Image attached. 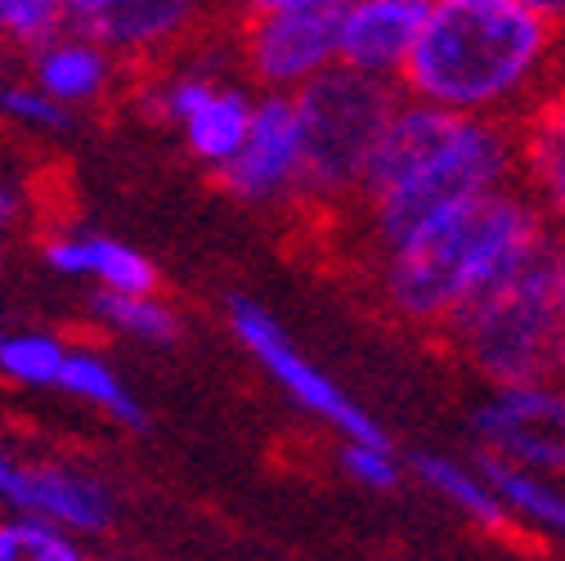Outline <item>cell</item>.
<instances>
[{"mask_svg": "<svg viewBox=\"0 0 565 561\" xmlns=\"http://www.w3.org/2000/svg\"><path fill=\"white\" fill-rule=\"evenodd\" d=\"M516 184V126L458 117L399 95L369 162L350 225L360 261H373L454 207Z\"/></svg>", "mask_w": 565, "mask_h": 561, "instance_id": "6da1fadb", "label": "cell"}, {"mask_svg": "<svg viewBox=\"0 0 565 561\" xmlns=\"http://www.w3.org/2000/svg\"><path fill=\"white\" fill-rule=\"evenodd\" d=\"M561 54L565 36L521 0H427L399 95L516 126L561 91Z\"/></svg>", "mask_w": 565, "mask_h": 561, "instance_id": "7a4b0ae2", "label": "cell"}, {"mask_svg": "<svg viewBox=\"0 0 565 561\" xmlns=\"http://www.w3.org/2000/svg\"><path fill=\"white\" fill-rule=\"evenodd\" d=\"M552 239L556 225L539 212V202L521 184H508L454 207L364 265L391 319L417 332H440L484 288L543 256Z\"/></svg>", "mask_w": 565, "mask_h": 561, "instance_id": "3957f363", "label": "cell"}, {"mask_svg": "<svg viewBox=\"0 0 565 561\" xmlns=\"http://www.w3.org/2000/svg\"><path fill=\"white\" fill-rule=\"evenodd\" d=\"M436 337L489 387L565 373V306L556 297L552 247L467 301Z\"/></svg>", "mask_w": 565, "mask_h": 561, "instance_id": "277c9868", "label": "cell"}, {"mask_svg": "<svg viewBox=\"0 0 565 561\" xmlns=\"http://www.w3.org/2000/svg\"><path fill=\"white\" fill-rule=\"evenodd\" d=\"M395 104H399L395 82L350 73L341 63L297 91V113L306 135L301 207H315V212H328L337 221L355 207Z\"/></svg>", "mask_w": 565, "mask_h": 561, "instance_id": "5b68a950", "label": "cell"}, {"mask_svg": "<svg viewBox=\"0 0 565 561\" xmlns=\"http://www.w3.org/2000/svg\"><path fill=\"white\" fill-rule=\"evenodd\" d=\"M130 82L139 86L145 113L153 121L175 126L189 158L198 167H206L211 176L243 149L256 99H260V91L247 77H230L193 54L149 67V73H135Z\"/></svg>", "mask_w": 565, "mask_h": 561, "instance_id": "8992f818", "label": "cell"}, {"mask_svg": "<svg viewBox=\"0 0 565 561\" xmlns=\"http://www.w3.org/2000/svg\"><path fill=\"white\" fill-rule=\"evenodd\" d=\"M67 28L104 45L135 77L202 50L234 23L225 0H67Z\"/></svg>", "mask_w": 565, "mask_h": 561, "instance_id": "52a82bcc", "label": "cell"}, {"mask_svg": "<svg viewBox=\"0 0 565 561\" xmlns=\"http://www.w3.org/2000/svg\"><path fill=\"white\" fill-rule=\"evenodd\" d=\"M345 0H297L274 14L234 23V63L260 95H297L337 67Z\"/></svg>", "mask_w": 565, "mask_h": 561, "instance_id": "ba28073f", "label": "cell"}, {"mask_svg": "<svg viewBox=\"0 0 565 561\" xmlns=\"http://www.w3.org/2000/svg\"><path fill=\"white\" fill-rule=\"evenodd\" d=\"M225 324H230L234 341L265 369V378L282 395H288L301 413L328 423L341 441H386V432L373 423V417L355 400H350L310 356H301L297 341L288 337V328H282L265 306H256L252 297H238L234 293L225 301Z\"/></svg>", "mask_w": 565, "mask_h": 561, "instance_id": "9c48e42d", "label": "cell"}, {"mask_svg": "<svg viewBox=\"0 0 565 561\" xmlns=\"http://www.w3.org/2000/svg\"><path fill=\"white\" fill-rule=\"evenodd\" d=\"M480 454L565 480V373L489 387L471 409Z\"/></svg>", "mask_w": 565, "mask_h": 561, "instance_id": "30bf717a", "label": "cell"}, {"mask_svg": "<svg viewBox=\"0 0 565 561\" xmlns=\"http://www.w3.org/2000/svg\"><path fill=\"white\" fill-rule=\"evenodd\" d=\"M221 189L252 207L301 202L306 180V135L297 95H260L243 149L216 171Z\"/></svg>", "mask_w": 565, "mask_h": 561, "instance_id": "8fae6325", "label": "cell"}, {"mask_svg": "<svg viewBox=\"0 0 565 561\" xmlns=\"http://www.w3.org/2000/svg\"><path fill=\"white\" fill-rule=\"evenodd\" d=\"M10 512L50 521L67 534H104L117 517V499L99 472L63 463V458H41V463H19L10 489H6Z\"/></svg>", "mask_w": 565, "mask_h": 561, "instance_id": "7c38bea8", "label": "cell"}, {"mask_svg": "<svg viewBox=\"0 0 565 561\" xmlns=\"http://www.w3.org/2000/svg\"><path fill=\"white\" fill-rule=\"evenodd\" d=\"M422 19H427V0H345L337 28V63L399 86Z\"/></svg>", "mask_w": 565, "mask_h": 561, "instance_id": "4fadbf2b", "label": "cell"}, {"mask_svg": "<svg viewBox=\"0 0 565 561\" xmlns=\"http://www.w3.org/2000/svg\"><path fill=\"white\" fill-rule=\"evenodd\" d=\"M28 77L45 95H54L58 104H67L73 113L77 108L108 104L121 91V82H130V73H126V67L104 45H95L90 36H82L73 28L58 32L54 41H45V45H36L28 54Z\"/></svg>", "mask_w": 565, "mask_h": 561, "instance_id": "5bb4252c", "label": "cell"}, {"mask_svg": "<svg viewBox=\"0 0 565 561\" xmlns=\"http://www.w3.org/2000/svg\"><path fill=\"white\" fill-rule=\"evenodd\" d=\"M516 184L565 230V86L516 121Z\"/></svg>", "mask_w": 565, "mask_h": 561, "instance_id": "9a60e30c", "label": "cell"}, {"mask_svg": "<svg viewBox=\"0 0 565 561\" xmlns=\"http://www.w3.org/2000/svg\"><path fill=\"white\" fill-rule=\"evenodd\" d=\"M41 256L50 269L86 278V284H95L99 293H153V288H162L158 265L139 247H126L121 239H108V234L54 230L41 243Z\"/></svg>", "mask_w": 565, "mask_h": 561, "instance_id": "2e32d148", "label": "cell"}, {"mask_svg": "<svg viewBox=\"0 0 565 561\" xmlns=\"http://www.w3.org/2000/svg\"><path fill=\"white\" fill-rule=\"evenodd\" d=\"M476 467H480L484 480L493 485V495L503 499L512 526L565 543V485H561L556 476L530 472V467H521V463L493 458V454H476Z\"/></svg>", "mask_w": 565, "mask_h": 561, "instance_id": "e0dca14e", "label": "cell"}, {"mask_svg": "<svg viewBox=\"0 0 565 561\" xmlns=\"http://www.w3.org/2000/svg\"><path fill=\"white\" fill-rule=\"evenodd\" d=\"M413 472L422 476V485L436 489V495L458 508V517L476 521L480 530H512V517L503 508V499L493 495V485L484 480V472L476 463H462V458H449V454H417L413 458Z\"/></svg>", "mask_w": 565, "mask_h": 561, "instance_id": "ac0fdd59", "label": "cell"}, {"mask_svg": "<svg viewBox=\"0 0 565 561\" xmlns=\"http://www.w3.org/2000/svg\"><path fill=\"white\" fill-rule=\"evenodd\" d=\"M54 391L73 395V400H82V404H90V409H99L104 417L121 423L126 432L145 427V409H139V400L126 391L121 373L108 364V356H99L95 346H77V341H73V350H67V364H63Z\"/></svg>", "mask_w": 565, "mask_h": 561, "instance_id": "d6986e66", "label": "cell"}, {"mask_svg": "<svg viewBox=\"0 0 565 561\" xmlns=\"http://www.w3.org/2000/svg\"><path fill=\"white\" fill-rule=\"evenodd\" d=\"M90 315L99 328L117 337H135L145 346H175L184 337V315L162 288L153 293H99L90 297Z\"/></svg>", "mask_w": 565, "mask_h": 561, "instance_id": "ffe728a7", "label": "cell"}, {"mask_svg": "<svg viewBox=\"0 0 565 561\" xmlns=\"http://www.w3.org/2000/svg\"><path fill=\"white\" fill-rule=\"evenodd\" d=\"M73 341H63L58 332H6L0 346V378L14 387H58V373L67 364Z\"/></svg>", "mask_w": 565, "mask_h": 561, "instance_id": "44dd1931", "label": "cell"}, {"mask_svg": "<svg viewBox=\"0 0 565 561\" xmlns=\"http://www.w3.org/2000/svg\"><path fill=\"white\" fill-rule=\"evenodd\" d=\"M0 561H90L82 539L50 521L10 512L0 517Z\"/></svg>", "mask_w": 565, "mask_h": 561, "instance_id": "7402d4cb", "label": "cell"}, {"mask_svg": "<svg viewBox=\"0 0 565 561\" xmlns=\"http://www.w3.org/2000/svg\"><path fill=\"white\" fill-rule=\"evenodd\" d=\"M67 32V0H0V41L32 54Z\"/></svg>", "mask_w": 565, "mask_h": 561, "instance_id": "603a6c76", "label": "cell"}, {"mask_svg": "<svg viewBox=\"0 0 565 561\" xmlns=\"http://www.w3.org/2000/svg\"><path fill=\"white\" fill-rule=\"evenodd\" d=\"M0 117L10 126H23V130H45V135H58L73 126V108L58 104L54 95H45L32 77L23 82H6L0 86Z\"/></svg>", "mask_w": 565, "mask_h": 561, "instance_id": "cb8c5ba5", "label": "cell"}, {"mask_svg": "<svg viewBox=\"0 0 565 561\" xmlns=\"http://www.w3.org/2000/svg\"><path fill=\"white\" fill-rule=\"evenodd\" d=\"M337 467L360 489H373V495H386V489H395L404 480V467H399L391 441H341Z\"/></svg>", "mask_w": 565, "mask_h": 561, "instance_id": "d4e9b609", "label": "cell"}, {"mask_svg": "<svg viewBox=\"0 0 565 561\" xmlns=\"http://www.w3.org/2000/svg\"><path fill=\"white\" fill-rule=\"evenodd\" d=\"M19 221H23V184L0 180V265H6V252H10Z\"/></svg>", "mask_w": 565, "mask_h": 561, "instance_id": "484cf974", "label": "cell"}, {"mask_svg": "<svg viewBox=\"0 0 565 561\" xmlns=\"http://www.w3.org/2000/svg\"><path fill=\"white\" fill-rule=\"evenodd\" d=\"M282 6H297V0H225V14H230V23H243L256 14H274Z\"/></svg>", "mask_w": 565, "mask_h": 561, "instance_id": "4316f807", "label": "cell"}, {"mask_svg": "<svg viewBox=\"0 0 565 561\" xmlns=\"http://www.w3.org/2000/svg\"><path fill=\"white\" fill-rule=\"evenodd\" d=\"M521 6H525L530 14H539L547 28H556V32L565 36V0H521Z\"/></svg>", "mask_w": 565, "mask_h": 561, "instance_id": "83f0119b", "label": "cell"}, {"mask_svg": "<svg viewBox=\"0 0 565 561\" xmlns=\"http://www.w3.org/2000/svg\"><path fill=\"white\" fill-rule=\"evenodd\" d=\"M552 274H556V297L565 306V230H556L552 239Z\"/></svg>", "mask_w": 565, "mask_h": 561, "instance_id": "f1b7e54d", "label": "cell"}, {"mask_svg": "<svg viewBox=\"0 0 565 561\" xmlns=\"http://www.w3.org/2000/svg\"><path fill=\"white\" fill-rule=\"evenodd\" d=\"M14 472H19V458L0 445V499H6V489H10V480H14Z\"/></svg>", "mask_w": 565, "mask_h": 561, "instance_id": "f546056e", "label": "cell"}, {"mask_svg": "<svg viewBox=\"0 0 565 561\" xmlns=\"http://www.w3.org/2000/svg\"><path fill=\"white\" fill-rule=\"evenodd\" d=\"M6 73H10V45L0 41V86H6Z\"/></svg>", "mask_w": 565, "mask_h": 561, "instance_id": "4dcf8cb0", "label": "cell"}, {"mask_svg": "<svg viewBox=\"0 0 565 561\" xmlns=\"http://www.w3.org/2000/svg\"><path fill=\"white\" fill-rule=\"evenodd\" d=\"M561 86H565V54H561Z\"/></svg>", "mask_w": 565, "mask_h": 561, "instance_id": "1f68e13d", "label": "cell"}, {"mask_svg": "<svg viewBox=\"0 0 565 561\" xmlns=\"http://www.w3.org/2000/svg\"><path fill=\"white\" fill-rule=\"evenodd\" d=\"M0 346H6V332H0Z\"/></svg>", "mask_w": 565, "mask_h": 561, "instance_id": "d6a6232c", "label": "cell"}]
</instances>
